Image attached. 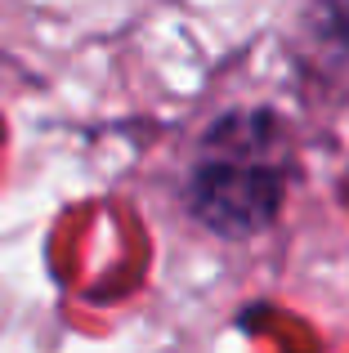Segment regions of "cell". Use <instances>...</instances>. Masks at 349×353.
Listing matches in <instances>:
<instances>
[{"label":"cell","mask_w":349,"mask_h":353,"mask_svg":"<svg viewBox=\"0 0 349 353\" xmlns=\"http://www.w3.org/2000/svg\"><path fill=\"white\" fill-rule=\"evenodd\" d=\"M291 174L287 121L269 108H237L201 134L188 170V210L219 237H255L282 215Z\"/></svg>","instance_id":"cell-1"},{"label":"cell","mask_w":349,"mask_h":353,"mask_svg":"<svg viewBox=\"0 0 349 353\" xmlns=\"http://www.w3.org/2000/svg\"><path fill=\"white\" fill-rule=\"evenodd\" d=\"M305 36L323 68H349V0H309Z\"/></svg>","instance_id":"cell-2"}]
</instances>
